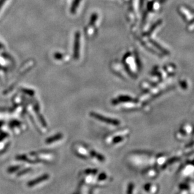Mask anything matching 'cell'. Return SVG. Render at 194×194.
I'll return each mask as SVG.
<instances>
[{
	"instance_id": "1",
	"label": "cell",
	"mask_w": 194,
	"mask_h": 194,
	"mask_svg": "<svg viewBox=\"0 0 194 194\" xmlns=\"http://www.w3.org/2000/svg\"><path fill=\"white\" fill-rule=\"evenodd\" d=\"M90 115L93 117L95 118V119H98L100 121H102L103 122H105V123H107L108 124H111V125H117L120 124V122L119 120L111 119V118H108V117H105L103 115H101L98 113H94V112H91L90 113Z\"/></svg>"
},
{
	"instance_id": "2",
	"label": "cell",
	"mask_w": 194,
	"mask_h": 194,
	"mask_svg": "<svg viewBox=\"0 0 194 194\" xmlns=\"http://www.w3.org/2000/svg\"><path fill=\"white\" fill-rule=\"evenodd\" d=\"M80 34L79 32L76 33L74 45V57L76 59H78L79 57V44H80Z\"/></svg>"
},
{
	"instance_id": "3",
	"label": "cell",
	"mask_w": 194,
	"mask_h": 194,
	"mask_svg": "<svg viewBox=\"0 0 194 194\" xmlns=\"http://www.w3.org/2000/svg\"><path fill=\"white\" fill-rule=\"evenodd\" d=\"M49 178V175L45 174V175H44L43 176H40L39 178H36L35 180L30 181V182H29L28 183L27 185H28V187H33V186H34V185H37V184L40 183H42V182H44V181H45V180H48Z\"/></svg>"
},
{
	"instance_id": "4",
	"label": "cell",
	"mask_w": 194,
	"mask_h": 194,
	"mask_svg": "<svg viewBox=\"0 0 194 194\" xmlns=\"http://www.w3.org/2000/svg\"><path fill=\"white\" fill-rule=\"evenodd\" d=\"M62 137V134H58L53 137L48 138L47 139L45 140V142L47 143V144H50V143H52L56 141H58V140L61 139Z\"/></svg>"
},
{
	"instance_id": "5",
	"label": "cell",
	"mask_w": 194,
	"mask_h": 194,
	"mask_svg": "<svg viewBox=\"0 0 194 194\" xmlns=\"http://www.w3.org/2000/svg\"><path fill=\"white\" fill-rule=\"evenodd\" d=\"M90 154H91L93 157H95V158H96L98 159L99 160V161H105V158L103 156L100 155V154L96 153V152H95V151H90Z\"/></svg>"
},
{
	"instance_id": "6",
	"label": "cell",
	"mask_w": 194,
	"mask_h": 194,
	"mask_svg": "<svg viewBox=\"0 0 194 194\" xmlns=\"http://www.w3.org/2000/svg\"><path fill=\"white\" fill-rule=\"evenodd\" d=\"M79 3V0H75L74 3H73V5L72 8H71V12L74 13L75 10H76V8L78 7V5Z\"/></svg>"
},
{
	"instance_id": "7",
	"label": "cell",
	"mask_w": 194,
	"mask_h": 194,
	"mask_svg": "<svg viewBox=\"0 0 194 194\" xmlns=\"http://www.w3.org/2000/svg\"><path fill=\"white\" fill-rule=\"evenodd\" d=\"M19 168H20V166H19L11 167V168H9V169L8 170V171L9 172V173H13V172H14L15 171H16L17 170H18Z\"/></svg>"
},
{
	"instance_id": "8",
	"label": "cell",
	"mask_w": 194,
	"mask_h": 194,
	"mask_svg": "<svg viewBox=\"0 0 194 194\" xmlns=\"http://www.w3.org/2000/svg\"><path fill=\"white\" fill-rule=\"evenodd\" d=\"M106 178H107V175H105V173H102L98 177V180L102 181V180H105Z\"/></svg>"
},
{
	"instance_id": "9",
	"label": "cell",
	"mask_w": 194,
	"mask_h": 194,
	"mask_svg": "<svg viewBox=\"0 0 194 194\" xmlns=\"http://www.w3.org/2000/svg\"><path fill=\"white\" fill-rule=\"evenodd\" d=\"M122 139V138L120 137H117L113 139V143H114V144H115V143H117V142H119L120 141H121Z\"/></svg>"
},
{
	"instance_id": "10",
	"label": "cell",
	"mask_w": 194,
	"mask_h": 194,
	"mask_svg": "<svg viewBox=\"0 0 194 194\" xmlns=\"http://www.w3.org/2000/svg\"><path fill=\"white\" fill-rule=\"evenodd\" d=\"M132 189H133V185L132 184H130L129 185V187L127 190V194H131V193L132 192Z\"/></svg>"
},
{
	"instance_id": "11",
	"label": "cell",
	"mask_w": 194,
	"mask_h": 194,
	"mask_svg": "<svg viewBox=\"0 0 194 194\" xmlns=\"http://www.w3.org/2000/svg\"><path fill=\"white\" fill-rule=\"evenodd\" d=\"M86 173H96L97 170H86Z\"/></svg>"
},
{
	"instance_id": "12",
	"label": "cell",
	"mask_w": 194,
	"mask_h": 194,
	"mask_svg": "<svg viewBox=\"0 0 194 194\" xmlns=\"http://www.w3.org/2000/svg\"><path fill=\"white\" fill-rule=\"evenodd\" d=\"M30 169H27V170H24L23 171H22V172H20V173H19L18 174V175L19 176V175H23V174H25V173H27V171H30Z\"/></svg>"
},
{
	"instance_id": "13",
	"label": "cell",
	"mask_w": 194,
	"mask_h": 194,
	"mask_svg": "<svg viewBox=\"0 0 194 194\" xmlns=\"http://www.w3.org/2000/svg\"><path fill=\"white\" fill-rule=\"evenodd\" d=\"M6 1V0H0V9H1L3 5H4V3Z\"/></svg>"
}]
</instances>
